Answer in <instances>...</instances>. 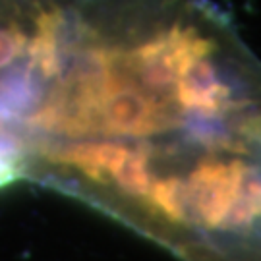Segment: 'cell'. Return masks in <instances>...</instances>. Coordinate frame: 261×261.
Returning <instances> with one entry per match:
<instances>
[{
	"label": "cell",
	"instance_id": "6da1fadb",
	"mask_svg": "<svg viewBox=\"0 0 261 261\" xmlns=\"http://www.w3.org/2000/svg\"><path fill=\"white\" fill-rule=\"evenodd\" d=\"M255 172L257 168L238 157L211 155L197 161L186 180L190 217L205 228H224L240 190Z\"/></svg>",
	"mask_w": 261,
	"mask_h": 261
},
{
	"label": "cell",
	"instance_id": "7a4b0ae2",
	"mask_svg": "<svg viewBox=\"0 0 261 261\" xmlns=\"http://www.w3.org/2000/svg\"><path fill=\"white\" fill-rule=\"evenodd\" d=\"M143 203L170 223H184L190 217L186 182L178 176L157 178Z\"/></svg>",
	"mask_w": 261,
	"mask_h": 261
},
{
	"label": "cell",
	"instance_id": "3957f363",
	"mask_svg": "<svg viewBox=\"0 0 261 261\" xmlns=\"http://www.w3.org/2000/svg\"><path fill=\"white\" fill-rule=\"evenodd\" d=\"M259 217V174L255 172L246 180L232 211L228 215L224 228L228 230H248Z\"/></svg>",
	"mask_w": 261,
	"mask_h": 261
}]
</instances>
